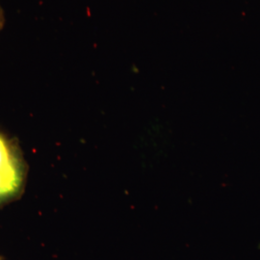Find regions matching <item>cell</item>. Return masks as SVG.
I'll use <instances>...</instances> for the list:
<instances>
[{
	"label": "cell",
	"instance_id": "6da1fadb",
	"mask_svg": "<svg viewBox=\"0 0 260 260\" xmlns=\"http://www.w3.org/2000/svg\"><path fill=\"white\" fill-rule=\"evenodd\" d=\"M26 177V163L12 167L0 168V207L22 195Z\"/></svg>",
	"mask_w": 260,
	"mask_h": 260
},
{
	"label": "cell",
	"instance_id": "7a4b0ae2",
	"mask_svg": "<svg viewBox=\"0 0 260 260\" xmlns=\"http://www.w3.org/2000/svg\"><path fill=\"white\" fill-rule=\"evenodd\" d=\"M25 163L18 142L0 132V168L12 167Z\"/></svg>",
	"mask_w": 260,
	"mask_h": 260
},
{
	"label": "cell",
	"instance_id": "3957f363",
	"mask_svg": "<svg viewBox=\"0 0 260 260\" xmlns=\"http://www.w3.org/2000/svg\"><path fill=\"white\" fill-rule=\"evenodd\" d=\"M4 24H5V18H4V13H3V10L0 6V32L1 30L4 27Z\"/></svg>",
	"mask_w": 260,
	"mask_h": 260
},
{
	"label": "cell",
	"instance_id": "277c9868",
	"mask_svg": "<svg viewBox=\"0 0 260 260\" xmlns=\"http://www.w3.org/2000/svg\"><path fill=\"white\" fill-rule=\"evenodd\" d=\"M0 260H4V258H3L1 255H0Z\"/></svg>",
	"mask_w": 260,
	"mask_h": 260
}]
</instances>
